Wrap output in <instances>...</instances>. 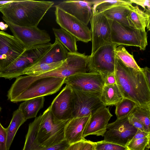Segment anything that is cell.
<instances>
[{
	"label": "cell",
	"instance_id": "cell-1",
	"mask_svg": "<svg viewBox=\"0 0 150 150\" xmlns=\"http://www.w3.org/2000/svg\"><path fill=\"white\" fill-rule=\"evenodd\" d=\"M115 75L116 83L124 98L139 106L150 104V87L142 70L126 66L116 56Z\"/></svg>",
	"mask_w": 150,
	"mask_h": 150
},
{
	"label": "cell",
	"instance_id": "cell-2",
	"mask_svg": "<svg viewBox=\"0 0 150 150\" xmlns=\"http://www.w3.org/2000/svg\"><path fill=\"white\" fill-rule=\"evenodd\" d=\"M54 2L45 1H13L0 7L2 17L20 26H37Z\"/></svg>",
	"mask_w": 150,
	"mask_h": 150
},
{
	"label": "cell",
	"instance_id": "cell-3",
	"mask_svg": "<svg viewBox=\"0 0 150 150\" xmlns=\"http://www.w3.org/2000/svg\"><path fill=\"white\" fill-rule=\"evenodd\" d=\"M65 78L47 77L27 82L18 77L8 91V100L16 103L52 95L60 89Z\"/></svg>",
	"mask_w": 150,
	"mask_h": 150
},
{
	"label": "cell",
	"instance_id": "cell-4",
	"mask_svg": "<svg viewBox=\"0 0 150 150\" xmlns=\"http://www.w3.org/2000/svg\"><path fill=\"white\" fill-rule=\"evenodd\" d=\"M88 57L89 56L85 53L69 52L66 59L56 69L38 75H26L18 77L24 81L30 82L43 78H66L78 73L86 72L88 71Z\"/></svg>",
	"mask_w": 150,
	"mask_h": 150
},
{
	"label": "cell",
	"instance_id": "cell-5",
	"mask_svg": "<svg viewBox=\"0 0 150 150\" xmlns=\"http://www.w3.org/2000/svg\"><path fill=\"white\" fill-rule=\"evenodd\" d=\"M37 135L38 143L44 147L58 144L65 140V127L70 119L64 121L55 118L49 107L42 114Z\"/></svg>",
	"mask_w": 150,
	"mask_h": 150
},
{
	"label": "cell",
	"instance_id": "cell-6",
	"mask_svg": "<svg viewBox=\"0 0 150 150\" xmlns=\"http://www.w3.org/2000/svg\"><path fill=\"white\" fill-rule=\"evenodd\" d=\"M52 45L49 42L26 49L15 61L8 66L0 71V77L10 80L23 75L24 69L41 57Z\"/></svg>",
	"mask_w": 150,
	"mask_h": 150
},
{
	"label": "cell",
	"instance_id": "cell-7",
	"mask_svg": "<svg viewBox=\"0 0 150 150\" xmlns=\"http://www.w3.org/2000/svg\"><path fill=\"white\" fill-rule=\"evenodd\" d=\"M111 26V42L120 45L134 46L144 50L148 45L147 33L115 21L109 20Z\"/></svg>",
	"mask_w": 150,
	"mask_h": 150
},
{
	"label": "cell",
	"instance_id": "cell-8",
	"mask_svg": "<svg viewBox=\"0 0 150 150\" xmlns=\"http://www.w3.org/2000/svg\"><path fill=\"white\" fill-rule=\"evenodd\" d=\"M117 46L112 42L99 47L93 54L89 56L88 71L105 76L115 73V49Z\"/></svg>",
	"mask_w": 150,
	"mask_h": 150
},
{
	"label": "cell",
	"instance_id": "cell-9",
	"mask_svg": "<svg viewBox=\"0 0 150 150\" xmlns=\"http://www.w3.org/2000/svg\"><path fill=\"white\" fill-rule=\"evenodd\" d=\"M64 83L72 88L86 92L99 98L105 85L103 75L90 72L78 73L66 77Z\"/></svg>",
	"mask_w": 150,
	"mask_h": 150
},
{
	"label": "cell",
	"instance_id": "cell-10",
	"mask_svg": "<svg viewBox=\"0 0 150 150\" xmlns=\"http://www.w3.org/2000/svg\"><path fill=\"white\" fill-rule=\"evenodd\" d=\"M3 20L8 25L13 35L24 46L26 49L35 46L49 42V34L37 26L22 27L15 25L5 18Z\"/></svg>",
	"mask_w": 150,
	"mask_h": 150
},
{
	"label": "cell",
	"instance_id": "cell-11",
	"mask_svg": "<svg viewBox=\"0 0 150 150\" xmlns=\"http://www.w3.org/2000/svg\"><path fill=\"white\" fill-rule=\"evenodd\" d=\"M128 116L108 124L103 140L126 147L137 130L129 123Z\"/></svg>",
	"mask_w": 150,
	"mask_h": 150
},
{
	"label": "cell",
	"instance_id": "cell-12",
	"mask_svg": "<svg viewBox=\"0 0 150 150\" xmlns=\"http://www.w3.org/2000/svg\"><path fill=\"white\" fill-rule=\"evenodd\" d=\"M56 21L61 28L77 39L85 43L91 41L90 29L87 25L59 8L55 6Z\"/></svg>",
	"mask_w": 150,
	"mask_h": 150
},
{
	"label": "cell",
	"instance_id": "cell-13",
	"mask_svg": "<svg viewBox=\"0 0 150 150\" xmlns=\"http://www.w3.org/2000/svg\"><path fill=\"white\" fill-rule=\"evenodd\" d=\"M71 88L72 118L88 116L104 105L99 97L86 92Z\"/></svg>",
	"mask_w": 150,
	"mask_h": 150
},
{
	"label": "cell",
	"instance_id": "cell-14",
	"mask_svg": "<svg viewBox=\"0 0 150 150\" xmlns=\"http://www.w3.org/2000/svg\"><path fill=\"white\" fill-rule=\"evenodd\" d=\"M25 50L23 44L13 35L0 31V71L12 64Z\"/></svg>",
	"mask_w": 150,
	"mask_h": 150
},
{
	"label": "cell",
	"instance_id": "cell-15",
	"mask_svg": "<svg viewBox=\"0 0 150 150\" xmlns=\"http://www.w3.org/2000/svg\"><path fill=\"white\" fill-rule=\"evenodd\" d=\"M90 22L92 55L100 47L111 42V26L110 20L102 13H93Z\"/></svg>",
	"mask_w": 150,
	"mask_h": 150
},
{
	"label": "cell",
	"instance_id": "cell-16",
	"mask_svg": "<svg viewBox=\"0 0 150 150\" xmlns=\"http://www.w3.org/2000/svg\"><path fill=\"white\" fill-rule=\"evenodd\" d=\"M51 112L56 119L61 121L72 118V89L66 84L56 97L49 106Z\"/></svg>",
	"mask_w": 150,
	"mask_h": 150
},
{
	"label": "cell",
	"instance_id": "cell-17",
	"mask_svg": "<svg viewBox=\"0 0 150 150\" xmlns=\"http://www.w3.org/2000/svg\"><path fill=\"white\" fill-rule=\"evenodd\" d=\"M112 116L109 108L105 105L93 113L84 129L83 138L91 135L103 137L108 122Z\"/></svg>",
	"mask_w": 150,
	"mask_h": 150
},
{
	"label": "cell",
	"instance_id": "cell-18",
	"mask_svg": "<svg viewBox=\"0 0 150 150\" xmlns=\"http://www.w3.org/2000/svg\"><path fill=\"white\" fill-rule=\"evenodd\" d=\"M92 0H65L55 6L87 25L93 15Z\"/></svg>",
	"mask_w": 150,
	"mask_h": 150
},
{
	"label": "cell",
	"instance_id": "cell-19",
	"mask_svg": "<svg viewBox=\"0 0 150 150\" xmlns=\"http://www.w3.org/2000/svg\"><path fill=\"white\" fill-rule=\"evenodd\" d=\"M91 115L71 118L67 124L64 131L65 140L70 144L85 139L83 133Z\"/></svg>",
	"mask_w": 150,
	"mask_h": 150
},
{
	"label": "cell",
	"instance_id": "cell-20",
	"mask_svg": "<svg viewBox=\"0 0 150 150\" xmlns=\"http://www.w3.org/2000/svg\"><path fill=\"white\" fill-rule=\"evenodd\" d=\"M129 13L127 19L130 27L142 31H145L147 28L150 30V13L140 9L138 5L129 6Z\"/></svg>",
	"mask_w": 150,
	"mask_h": 150
},
{
	"label": "cell",
	"instance_id": "cell-21",
	"mask_svg": "<svg viewBox=\"0 0 150 150\" xmlns=\"http://www.w3.org/2000/svg\"><path fill=\"white\" fill-rule=\"evenodd\" d=\"M68 52L63 45L55 38L49 49L35 62L51 64L63 61L67 59Z\"/></svg>",
	"mask_w": 150,
	"mask_h": 150
},
{
	"label": "cell",
	"instance_id": "cell-22",
	"mask_svg": "<svg viewBox=\"0 0 150 150\" xmlns=\"http://www.w3.org/2000/svg\"><path fill=\"white\" fill-rule=\"evenodd\" d=\"M44 101V96L34 98L21 103L18 109L26 120L36 117L38 112L43 108Z\"/></svg>",
	"mask_w": 150,
	"mask_h": 150
},
{
	"label": "cell",
	"instance_id": "cell-23",
	"mask_svg": "<svg viewBox=\"0 0 150 150\" xmlns=\"http://www.w3.org/2000/svg\"><path fill=\"white\" fill-rule=\"evenodd\" d=\"M123 98L116 83L105 85L100 98V100L106 106L115 105Z\"/></svg>",
	"mask_w": 150,
	"mask_h": 150
},
{
	"label": "cell",
	"instance_id": "cell-24",
	"mask_svg": "<svg viewBox=\"0 0 150 150\" xmlns=\"http://www.w3.org/2000/svg\"><path fill=\"white\" fill-rule=\"evenodd\" d=\"M26 121L21 111L18 109L13 112L10 123L8 126L6 128L7 135V147L8 150L10 149L19 128Z\"/></svg>",
	"mask_w": 150,
	"mask_h": 150
},
{
	"label": "cell",
	"instance_id": "cell-25",
	"mask_svg": "<svg viewBox=\"0 0 150 150\" xmlns=\"http://www.w3.org/2000/svg\"><path fill=\"white\" fill-rule=\"evenodd\" d=\"M129 6H117L106 10L102 13L109 20L129 26L127 19V17L129 13Z\"/></svg>",
	"mask_w": 150,
	"mask_h": 150
},
{
	"label": "cell",
	"instance_id": "cell-26",
	"mask_svg": "<svg viewBox=\"0 0 150 150\" xmlns=\"http://www.w3.org/2000/svg\"><path fill=\"white\" fill-rule=\"evenodd\" d=\"M52 30L55 38L58 40L71 53L77 52L76 38L64 29L53 28Z\"/></svg>",
	"mask_w": 150,
	"mask_h": 150
},
{
	"label": "cell",
	"instance_id": "cell-27",
	"mask_svg": "<svg viewBox=\"0 0 150 150\" xmlns=\"http://www.w3.org/2000/svg\"><path fill=\"white\" fill-rule=\"evenodd\" d=\"M93 5L92 6L93 13H99L111 8L118 6H129L132 5L130 0H92Z\"/></svg>",
	"mask_w": 150,
	"mask_h": 150
},
{
	"label": "cell",
	"instance_id": "cell-28",
	"mask_svg": "<svg viewBox=\"0 0 150 150\" xmlns=\"http://www.w3.org/2000/svg\"><path fill=\"white\" fill-rule=\"evenodd\" d=\"M64 61L51 64L35 62L25 69L23 75H38L46 72L60 66Z\"/></svg>",
	"mask_w": 150,
	"mask_h": 150
},
{
	"label": "cell",
	"instance_id": "cell-29",
	"mask_svg": "<svg viewBox=\"0 0 150 150\" xmlns=\"http://www.w3.org/2000/svg\"><path fill=\"white\" fill-rule=\"evenodd\" d=\"M130 113L141 123L145 131L150 133V104L143 106L137 105Z\"/></svg>",
	"mask_w": 150,
	"mask_h": 150
},
{
	"label": "cell",
	"instance_id": "cell-30",
	"mask_svg": "<svg viewBox=\"0 0 150 150\" xmlns=\"http://www.w3.org/2000/svg\"><path fill=\"white\" fill-rule=\"evenodd\" d=\"M116 57L126 66L138 70H141L135 61L133 56L129 54L122 45L117 46L115 49Z\"/></svg>",
	"mask_w": 150,
	"mask_h": 150
},
{
	"label": "cell",
	"instance_id": "cell-31",
	"mask_svg": "<svg viewBox=\"0 0 150 150\" xmlns=\"http://www.w3.org/2000/svg\"><path fill=\"white\" fill-rule=\"evenodd\" d=\"M115 105V114L117 119H119L128 115L134 108L138 105L133 101L124 98Z\"/></svg>",
	"mask_w": 150,
	"mask_h": 150
},
{
	"label": "cell",
	"instance_id": "cell-32",
	"mask_svg": "<svg viewBox=\"0 0 150 150\" xmlns=\"http://www.w3.org/2000/svg\"><path fill=\"white\" fill-rule=\"evenodd\" d=\"M150 135L146 137L131 141L126 146L127 150H145L150 144Z\"/></svg>",
	"mask_w": 150,
	"mask_h": 150
},
{
	"label": "cell",
	"instance_id": "cell-33",
	"mask_svg": "<svg viewBox=\"0 0 150 150\" xmlns=\"http://www.w3.org/2000/svg\"><path fill=\"white\" fill-rule=\"evenodd\" d=\"M95 150H127L126 147L102 140L95 142Z\"/></svg>",
	"mask_w": 150,
	"mask_h": 150
},
{
	"label": "cell",
	"instance_id": "cell-34",
	"mask_svg": "<svg viewBox=\"0 0 150 150\" xmlns=\"http://www.w3.org/2000/svg\"><path fill=\"white\" fill-rule=\"evenodd\" d=\"M7 141L6 128H4L0 122V150H8Z\"/></svg>",
	"mask_w": 150,
	"mask_h": 150
},
{
	"label": "cell",
	"instance_id": "cell-35",
	"mask_svg": "<svg viewBox=\"0 0 150 150\" xmlns=\"http://www.w3.org/2000/svg\"><path fill=\"white\" fill-rule=\"evenodd\" d=\"M128 118L129 123L135 128L142 131H145L142 124L131 113L129 114L128 116Z\"/></svg>",
	"mask_w": 150,
	"mask_h": 150
},
{
	"label": "cell",
	"instance_id": "cell-36",
	"mask_svg": "<svg viewBox=\"0 0 150 150\" xmlns=\"http://www.w3.org/2000/svg\"><path fill=\"white\" fill-rule=\"evenodd\" d=\"M131 3L140 5L144 9V11L150 13V0H130Z\"/></svg>",
	"mask_w": 150,
	"mask_h": 150
},
{
	"label": "cell",
	"instance_id": "cell-37",
	"mask_svg": "<svg viewBox=\"0 0 150 150\" xmlns=\"http://www.w3.org/2000/svg\"><path fill=\"white\" fill-rule=\"evenodd\" d=\"M79 150H95V142L86 139Z\"/></svg>",
	"mask_w": 150,
	"mask_h": 150
},
{
	"label": "cell",
	"instance_id": "cell-38",
	"mask_svg": "<svg viewBox=\"0 0 150 150\" xmlns=\"http://www.w3.org/2000/svg\"><path fill=\"white\" fill-rule=\"evenodd\" d=\"M104 77L105 85H111L116 83L115 73L109 74Z\"/></svg>",
	"mask_w": 150,
	"mask_h": 150
},
{
	"label": "cell",
	"instance_id": "cell-39",
	"mask_svg": "<svg viewBox=\"0 0 150 150\" xmlns=\"http://www.w3.org/2000/svg\"><path fill=\"white\" fill-rule=\"evenodd\" d=\"M150 135V133L137 129L136 134L131 141L146 137Z\"/></svg>",
	"mask_w": 150,
	"mask_h": 150
},
{
	"label": "cell",
	"instance_id": "cell-40",
	"mask_svg": "<svg viewBox=\"0 0 150 150\" xmlns=\"http://www.w3.org/2000/svg\"><path fill=\"white\" fill-rule=\"evenodd\" d=\"M141 70L144 73L149 86L150 87V69L146 67L141 68Z\"/></svg>",
	"mask_w": 150,
	"mask_h": 150
},
{
	"label": "cell",
	"instance_id": "cell-41",
	"mask_svg": "<svg viewBox=\"0 0 150 150\" xmlns=\"http://www.w3.org/2000/svg\"><path fill=\"white\" fill-rule=\"evenodd\" d=\"M86 140V139L84 140L70 144L69 146L65 150H79L84 141Z\"/></svg>",
	"mask_w": 150,
	"mask_h": 150
},
{
	"label": "cell",
	"instance_id": "cell-42",
	"mask_svg": "<svg viewBox=\"0 0 150 150\" xmlns=\"http://www.w3.org/2000/svg\"><path fill=\"white\" fill-rule=\"evenodd\" d=\"M8 27V25L6 24H5L3 22H0V29L2 30H4Z\"/></svg>",
	"mask_w": 150,
	"mask_h": 150
},
{
	"label": "cell",
	"instance_id": "cell-43",
	"mask_svg": "<svg viewBox=\"0 0 150 150\" xmlns=\"http://www.w3.org/2000/svg\"><path fill=\"white\" fill-rule=\"evenodd\" d=\"M13 1H0V7L7 3L11 2Z\"/></svg>",
	"mask_w": 150,
	"mask_h": 150
},
{
	"label": "cell",
	"instance_id": "cell-44",
	"mask_svg": "<svg viewBox=\"0 0 150 150\" xmlns=\"http://www.w3.org/2000/svg\"><path fill=\"white\" fill-rule=\"evenodd\" d=\"M150 148V144H148L145 148V150H149Z\"/></svg>",
	"mask_w": 150,
	"mask_h": 150
},
{
	"label": "cell",
	"instance_id": "cell-45",
	"mask_svg": "<svg viewBox=\"0 0 150 150\" xmlns=\"http://www.w3.org/2000/svg\"><path fill=\"white\" fill-rule=\"evenodd\" d=\"M1 107H0V111L1 110Z\"/></svg>",
	"mask_w": 150,
	"mask_h": 150
},
{
	"label": "cell",
	"instance_id": "cell-46",
	"mask_svg": "<svg viewBox=\"0 0 150 150\" xmlns=\"http://www.w3.org/2000/svg\"></svg>",
	"mask_w": 150,
	"mask_h": 150
}]
</instances>
